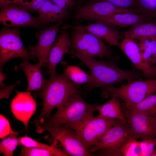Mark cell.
I'll return each mask as SVG.
<instances>
[{
	"label": "cell",
	"instance_id": "6da1fadb",
	"mask_svg": "<svg viewBox=\"0 0 156 156\" xmlns=\"http://www.w3.org/2000/svg\"><path fill=\"white\" fill-rule=\"evenodd\" d=\"M71 51L70 54L78 58L90 70L92 81L86 87L89 90L114 86L125 80L130 82L142 76L140 73L136 71L120 68L117 64V58L111 57L107 61L98 60Z\"/></svg>",
	"mask_w": 156,
	"mask_h": 156
},
{
	"label": "cell",
	"instance_id": "7a4b0ae2",
	"mask_svg": "<svg viewBox=\"0 0 156 156\" xmlns=\"http://www.w3.org/2000/svg\"><path fill=\"white\" fill-rule=\"evenodd\" d=\"M80 89V85L72 82L63 73L50 77L43 89L34 94L42 100V108L33 123H40L49 118L54 108L63 105L72 96L79 93Z\"/></svg>",
	"mask_w": 156,
	"mask_h": 156
},
{
	"label": "cell",
	"instance_id": "3957f363",
	"mask_svg": "<svg viewBox=\"0 0 156 156\" xmlns=\"http://www.w3.org/2000/svg\"><path fill=\"white\" fill-rule=\"evenodd\" d=\"M99 105L86 102L79 93L72 96L55 114L44 121L64 125L78 132L83 125L94 116Z\"/></svg>",
	"mask_w": 156,
	"mask_h": 156
},
{
	"label": "cell",
	"instance_id": "277c9868",
	"mask_svg": "<svg viewBox=\"0 0 156 156\" xmlns=\"http://www.w3.org/2000/svg\"><path fill=\"white\" fill-rule=\"evenodd\" d=\"M35 125L38 133H41L45 131H47L51 137L52 144L57 145L59 143L67 156L94 155L85 146L77 132L66 126L46 121Z\"/></svg>",
	"mask_w": 156,
	"mask_h": 156
},
{
	"label": "cell",
	"instance_id": "5b68a950",
	"mask_svg": "<svg viewBox=\"0 0 156 156\" xmlns=\"http://www.w3.org/2000/svg\"><path fill=\"white\" fill-rule=\"evenodd\" d=\"M73 29L71 34V51L92 58L111 57L112 51L101 38L81 28L79 25H66L64 28Z\"/></svg>",
	"mask_w": 156,
	"mask_h": 156
},
{
	"label": "cell",
	"instance_id": "8992f818",
	"mask_svg": "<svg viewBox=\"0 0 156 156\" xmlns=\"http://www.w3.org/2000/svg\"><path fill=\"white\" fill-rule=\"evenodd\" d=\"M103 92L121 99L130 109L147 96L156 92V80L133 81L118 87L111 86L102 89Z\"/></svg>",
	"mask_w": 156,
	"mask_h": 156
},
{
	"label": "cell",
	"instance_id": "52a82bcc",
	"mask_svg": "<svg viewBox=\"0 0 156 156\" xmlns=\"http://www.w3.org/2000/svg\"><path fill=\"white\" fill-rule=\"evenodd\" d=\"M16 57L35 61V57L24 46L21 39L19 28H5L0 33V70L10 60Z\"/></svg>",
	"mask_w": 156,
	"mask_h": 156
},
{
	"label": "cell",
	"instance_id": "ba28073f",
	"mask_svg": "<svg viewBox=\"0 0 156 156\" xmlns=\"http://www.w3.org/2000/svg\"><path fill=\"white\" fill-rule=\"evenodd\" d=\"M131 138L138 139L128 123L116 119L112 127L89 150L92 153L98 150L116 149Z\"/></svg>",
	"mask_w": 156,
	"mask_h": 156
},
{
	"label": "cell",
	"instance_id": "9c48e42d",
	"mask_svg": "<svg viewBox=\"0 0 156 156\" xmlns=\"http://www.w3.org/2000/svg\"><path fill=\"white\" fill-rule=\"evenodd\" d=\"M121 107L130 127L138 139L143 141L156 136V118L154 116L131 110L123 104Z\"/></svg>",
	"mask_w": 156,
	"mask_h": 156
},
{
	"label": "cell",
	"instance_id": "30bf717a",
	"mask_svg": "<svg viewBox=\"0 0 156 156\" xmlns=\"http://www.w3.org/2000/svg\"><path fill=\"white\" fill-rule=\"evenodd\" d=\"M75 18L81 21L92 20L99 16L109 15L116 13H140L139 9H128L116 6L106 1L86 2L77 5L76 8Z\"/></svg>",
	"mask_w": 156,
	"mask_h": 156
},
{
	"label": "cell",
	"instance_id": "8fae6325",
	"mask_svg": "<svg viewBox=\"0 0 156 156\" xmlns=\"http://www.w3.org/2000/svg\"><path fill=\"white\" fill-rule=\"evenodd\" d=\"M1 8L0 22L5 27H36L46 25L38 18L33 16L29 11L15 3Z\"/></svg>",
	"mask_w": 156,
	"mask_h": 156
},
{
	"label": "cell",
	"instance_id": "7c38bea8",
	"mask_svg": "<svg viewBox=\"0 0 156 156\" xmlns=\"http://www.w3.org/2000/svg\"><path fill=\"white\" fill-rule=\"evenodd\" d=\"M116 119H106L98 116H93L77 133L84 145L89 150L112 127Z\"/></svg>",
	"mask_w": 156,
	"mask_h": 156
},
{
	"label": "cell",
	"instance_id": "4fadbf2b",
	"mask_svg": "<svg viewBox=\"0 0 156 156\" xmlns=\"http://www.w3.org/2000/svg\"><path fill=\"white\" fill-rule=\"evenodd\" d=\"M63 22L60 21L53 26L40 31L37 44L29 47L32 55L37 58L42 67H47L50 51Z\"/></svg>",
	"mask_w": 156,
	"mask_h": 156
},
{
	"label": "cell",
	"instance_id": "5bb4252c",
	"mask_svg": "<svg viewBox=\"0 0 156 156\" xmlns=\"http://www.w3.org/2000/svg\"><path fill=\"white\" fill-rule=\"evenodd\" d=\"M16 91V94L11 103V112L16 119L23 123L28 132V122L36 110V103L29 91Z\"/></svg>",
	"mask_w": 156,
	"mask_h": 156
},
{
	"label": "cell",
	"instance_id": "9a60e30c",
	"mask_svg": "<svg viewBox=\"0 0 156 156\" xmlns=\"http://www.w3.org/2000/svg\"><path fill=\"white\" fill-rule=\"evenodd\" d=\"M117 46L128 57L135 67L141 70L146 77L151 78L156 76V67L143 61L138 44L133 39L125 37Z\"/></svg>",
	"mask_w": 156,
	"mask_h": 156
},
{
	"label": "cell",
	"instance_id": "2e32d148",
	"mask_svg": "<svg viewBox=\"0 0 156 156\" xmlns=\"http://www.w3.org/2000/svg\"><path fill=\"white\" fill-rule=\"evenodd\" d=\"M71 41L66 30L61 31L57 39L53 43L49 52L45 74L50 77L57 73L56 68L58 64L61 61L64 55L70 52Z\"/></svg>",
	"mask_w": 156,
	"mask_h": 156
},
{
	"label": "cell",
	"instance_id": "e0dca14e",
	"mask_svg": "<svg viewBox=\"0 0 156 156\" xmlns=\"http://www.w3.org/2000/svg\"><path fill=\"white\" fill-rule=\"evenodd\" d=\"M41 65L39 63L34 64L29 62V60L23 59L18 65L14 67L17 72L22 70L25 74L27 81V91H40L43 88L47 79L42 73Z\"/></svg>",
	"mask_w": 156,
	"mask_h": 156
},
{
	"label": "cell",
	"instance_id": "ac0fdd59",
	"mask_svg": "<svg viewBox=\"0 0 156 156\" xmlns=\"http://www.w3.org/2000/svg\"><path fill=\"white\" fill-rule=\"evenodd\" d=\"M85 31L103 39L110 45H117L119 40L122 38L119 28L111 24L101 21L88 23L85 25H79Z\"/></svg>",
	"mask_w": 156,
	"mask_h": 156
},
{
	"label": "cell",
	"instance_id": "d6986e66",
	"mask_svg": "<svg viewBox=\"0 0 156 156\" xmlns=\"http://www.w3.org/2000/svg\"><path fill=\"white\" fill-rule=\"evenodd\" d=\"M146 144L145 140L139 142L135 139L131 138L116 149L101 150L96 155L108 156H143Z\"/></svg>",
	"mask_w": 156,
	"mask_h": 156
},
{
	"label": "cell",
	"instance_id": "ffe728a7",
	"mask_svg": "<svg viewBox=\"0 0 156 156\" xmlns=\"http://www.w3.org/2000/svg\"><path fill=\"white\" fill-rule=\"evenodd\" d=\"M92 20L109 23L115 26L125 27L150 21L141 14L136 13H116L96 17Z\"/></svg>",
	"mask_w": 156,
	"mask_h": 156
},
{
	"label": "cell",
	"instance_id": "44dd1931",
	"mask_svg": "<svg viewBox=\"0 0 156 156\" xmlns=\"http://www.w3.org/2000/svg\"><path fill=\"white\" fill-rule=\"evenodd\" d=\"M38 12V18L46 24L63 21L68 15V11L55 4L51 0L47 1Z\"/></svg>",
	"mask_w": 156,
	"mask_h": 156
},
{
	"label": "cell",
	"instance_id": "7402d4cb",
	"mask_svg": "<svg viewBox=\"0 0 156 156\" xmlns=\"http://www.w3.org/2000/svg\"><path fill=\"white\" fill-rule=\"evenodd\" d=\"M96 110L99 112L98 115L99 116L106 119H116L124 123H128L119 99L116 97L112 96L105 103L99 105Z\"/></svg>",
	"mask_w": 156,
	"mask_h": 156
},
{
	"label": "cell",
	"instance_id": "603a6c76",
	"mask_svg": "<svg viewBox=\"0 0 156 156\" xmlns=\"http://www.w3.org/2000/svg\"><path fill=\"white\" fill-rule=\"evenodd\" d=\"M123 35L133 39L156 37V21H151L132 26L122 32Z\"/></svg>",
	"mask_w": 156,
	"mask_h": 156
},
{
	"label": "cell",
	"instance_id": "cb8c5ba5",
	"mask_svg": "<svg viewBox=\"0 0 156 156\" xmlns=\"http://www.w3.org/2000/svg\"><path fill=\"white\" fill-rule=\"evenodd\" d=\"M61 64L64 69L63 73L74 83L80 85L86 83V86L91 83L92 78L90 74H87L77 66L68 65L64 62H62Z\"/></svg>",
	"mask_w": 156,
	"mask_h": 156
},
{
	"label": "cell",
	"instance_id": "d4e9b609",
	"mask_svg": "<svg viewBox=\"0 0 156 156\" xmlns=\"http://www.w3.org/2000/svg\"><path fill=\"white\" fill-rule=\"evenodd\" d=\"M128 109L148 115H155L156 114V92L147 96Z\"/></svg>",
	"mask_w": 156,
	"mask_h": 156
},
{
	"label": "cell",
	"instance_id": "484cf974",
	"mask_svg": "<svg viewBox=\"0 0 156 156\" xmlns=\"http://www.w3.org/2000/svg\"><path fill=\"white\" fill-rule=\"evenodd\" d=\"M18 156H67V155L58 147L52 149L28 147L22 146L21 152Z\"/></svg>",
	"mask_w": 156,
	"mask_h": 156
},
{
	"label": "cell",
	"instance_id": "4316f807",
	"mask_svg": "<svg viewBox=\"0 0 156 156\" xmlns=\"http://www.w3.org/2000/svg\"><path fill=\"white\" fill-rule=\"evenodd\" d=\"M18 133L10 134L0 142L1 154H2L4 156L13 155L14 151L18 144Z\"/></svg>",
	"mask_w": 156,
	"mask_h": 156
},
{
	"label": "cell",
	"instance_id": "83f0119b",
	"mask_svg": "<svg viewBox=\"0 0 156 156\" xmlns=\"http://www.w3.org/2000/svg\"><path fill=\"white\" fill-rule=\"evenodd\" d=\"M141 14L151 20L156 19V0H136Z\"/></svg>",
	"mask_w": 156,
	"mask_h": 156
},
{
	"label": "cell",
	"instance_id": "f1b7e54d",
	"mask_svg": "<svg viewBox=\"0 0 156 156\" xmlns=\"http://www.w3.org/2000/svg\"><path fill=\"white\" fill-rule=\"evenodd\" d=\"M18 144L28 147L42 148L47 149H54L58 146L57 145H48L40 143L27 135L23 137H18Z\"/></svg>",
	"mask_w": 156,
	"mask_h": 156
},
{
	"label": "cell",
	"instance_id": "f546056e",
	"mask_svg": "<svg viewBox=\"0 0 156 156\" xmlns=\"http://www.w3.org/2000/svg\"><path fill=\"white\" fill-rule=\"evenodd\" d=\"M48 0H19L15 3L29 12H38Z\"/></svg>",
	"mask_w": 156,
	"mask_h": 156
},
{
	"label": "cell",
	"instance_id": "4dcf8cb0",
	"mask_svg": "<svg viewBox=\"0 0 156 156\" xmlns=\"http://www.w3.org/2000/svg\"><path fill=\"white\" fill-rule=\"evenodd\" d=\"M106 1L117 7L128 9L138 8L136 0H87L86 2Z\"/></svg>",
	"mask_w": 156,
	"mask_h": 156
},
{
	"label": "cell",
	"instance_id": "1f68e13d",
	"mask_svg": "<svg viewBox=\"0 0 156 156\" xmlns=\"http://www.w3.org/2000/svg\"><path fill=\"white\" fill-rule=\"evenodd\" d=\"M17 132L13 131L9 122L4 115H0V138L3 139L8 135Z\"/></svg>",
	"mask_w": 156,
	"mask_h": 156
},
{
	"label": "cell",
	"instance_id": "d6a6232c",
	"mask_svg": "<svg viewBox=\"0 0 156 156\" xmlns=\"http://www.w3.org/2000/svg\"><path fill=\"white\" fill-rule=\"evenodd\" d=\"M54 3L68 11L73 9L76 4L75 0H51Z\"/></svg>",
	"mask_w": 156,
	"mask_h": 156
},
{
	"label": "cell",
	"instance_id": "836d02e7",
	"mask_svg": "<svg viewBox=\"0 0 156 156\" xmlns=\"http://www.w3.org/2000/svg\"><path fill=\"white\" fill-rule=\"evenodd\" d=\"M20 82L19 80L17 81L16 83L13 85L7 86L5 88L0 89V99L3 98L8 99L10 95L12 93L14 87L18 84Z\"/></svg>",
	"mask_w": 156,
	"mask_h": 156
},
{
	"label": "cell",
	"instance_id": "e575fe53",
	"mask_svg": "<svg viewBox=\"0 0 156 156\" xmlns=\"http://www.w3.org/2000/svg\"><path fill=\"white\" fill-rule=\"evenodd\" d=\"M156 145V138H153L148 139L146 149L144 153L143 156H150Z\"/></svg>",
	"mask_w": 156,
	"mask_h": 156
},
{
	"label": "cell",
	"instance_id": "d590c367",
	"mask_svg": "<svg viewBox=\"0 0 156 156\" xmlns=\"http://www.w3.org/2000/svg\"><path fill=\"white\" fill-rule=\"evenodd\" d=\"M156 63V42L154 45L152 50V55L149 62L151 66Z\"/></svg>",
	"mask_w": 156,
	"mask_h": 156
},
{
	"label": "cell",
	"instance_id": "8d00e7d4",
	"mask_svg": "<svg viewBox=\"0 0 156 156\" xmlns=\"http://www.w3.org/2000/svg\"><path fill=\"white\" fill-rule=\"evenodd\" d=\"M6 77V75L3 73L2 70H0V87L1 88H4L7 86L3 82Z\"/></svg>",
	"mask_w": 156,
	"mask_h": 156
},
{
	"label": "cell",
	"instance_id": "74e56055",
	"mask_svg": "<svg viewBox=\"0 0 156 156\" xmlns=\"http://www.w3.org/2000/svg\"><path fill=\"white\" fill-rule=\"evenodd\" d=\"M19 0H0V7L1 8L2 7L15 3V2Z\"/></svg>",
	"mask_w": 156,
	"mask_h": 156
},
{
	"label": "cell",
	"instance_id": "f35d334b",
	"mask_svg": "<svg viewBox=\"0 0 156 156\" xmlns=\"http://www.w3.org/2000/svg\"><path fill=\"white\" fill-rule=\"evenodd\" d=\"M150 156H156V148L154 149L151 153Z\"/></svg>",
	"mask_w": 156,
	"mask_h": 156
},
{
	"label": "cell",
	"instance_id": "ab89813d",
	"mask_svg": "<svg viewBox=\"0 0 156 156\" xmlns=\"http://www.w3.org/2000/svg\"><path fill=\"white\" fill-rule=\"evenodd\" d=\"M156 118V114L155 115H154Z\"/></svg>",
	"mask_w": 156,
	"mask_h": 156
}]
</instances>
